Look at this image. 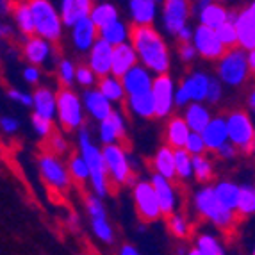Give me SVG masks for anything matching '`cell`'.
<instances>
[{
  "mask_svg": "<svg viewBox=\"0 0 255 255\" xmlns=\"http://www.w3.org/2000/svg\"><path fill=\"white\" fill-rule=\"evenodd\" d=\"M186 148L189 150V152H191L193 155H196V153H205V152H209L207 145H205L204 136H202V132H193V130H191V134H189V137H187Z\"/></svg>",
  "mask_w": 255,
  "mask_h": 255,
  "instance_id": "cell-50",
  "label": "cell"
},
{
  "mask_svg": "<svg viewBox=\"0 0 255 255\" xmlns=\"http://www.w3.org/2000/svg\"><path fill=\"white\" fill-rule=\"evenodd\" d=\"M90 18L97 23L98 29H102V27L109 25V23L118 20V9L113 4H109V2H104V4L95 5Z\"/></svg>",
  "mask_w": 255,
  "mask_h": 255,
  "instance_id": "cell-40",
  "label": "cell"
},
{
  "mask_svg": "<svg viewBox=\"0 0 255 255\" xmlns=\"http://www.w3.org/2000/svg\"><path fill=\"white\" fill-rule=\"evenodd\" d=\"M72 29H73V32H72L73 45L77 47V50H81V52L91 50L95 41L100 38V29H98L97 23H95L90 16L81 21H77Z\"/></svg>",
  "mask_w": 255,
  "mask_h": 255,
  "instance_id": "cell-17",
  "label": "cell"
},
{
  "mask_svg": "<svg viewBox=\"0 0 255 255\" xmlns=\"http://www.w3.org/2000/svg\"><path fill=\"white\" fill-rule=\"evenodd\" d=\"M227 127H229V141L238 146L239 152L245 153V155L254 153L255 127L247 111H230L227 115Z\"/></svg>",
  "mask_w": 255,
  "mask_h": 255,
  "instance_id": "cell-8",
  "label": "cell"
},
{
  "mask_svg": "<svg viewBox=\"0 0 255 255\" xmlns=\"http://www.w3.org/2000/svg\"><path fill=\"white\" fill-rule=\"evenodd\" d=\"M11 13L14 16L18 29L25 38L36 34V23H34V16H32V11H30V5L27 0H11Z\"/></svg>",
  "mask_w": 255,
  "mask_h": 255,
  "instance_id": "cell-24",
  "label": "cell"
},
{
  "mask_svg": "<svg viewBox=\"0 0 255 255\" xmlns=\"http://www.w3.org/2000/svg\"><path fill=\"white\" fill-rule=\"evenodd\" d=\"M254 254H255V248H254Z\"/></svg>",
  "mask_w": 255,
  "mask_h": 255,
  "instance_id": "cell-63",
  "label": "cell"
},
{
  "mask_svg": "<svg viewBox=\"0 0 255 255\" xmlns=\"http://www.w3.org/2000/svg\"><path fill=\"white\" fill-rule=\"evenodd\" d=\"M91 227H93V232L97 234V238L100 239V241L107 243V245H111V243L115 241L113 227L109 225L107 218H93V220H91Z\"/></svg>",
  "mask_w": 255,
  "mask_h": 255,
  "instance_id": "cell-46",
  "label": "cell"
},
{
  "mask_svg": "<svg viewBox=\"0 0 255 255\" xmlns=\"http://www.w3.org/2000/svg\"><path fill=\"white\" fill-rule=\"evenodd\" d=\"M191 134V128L187 125L184 116H171L166 125V145L171 148H184L187 137Z\"/></svg>",
  "mask_w": 255,
  "mask_h": 255,
  "instance_id": "cell-27",
  "label": "cell"
},
{
  "mask_svg": "<svg viewBox=\"0 0 255 255\" xmlns=\"http://www.w3.org/2000/svg\"><path fill=\"white\" fill-rule=\"evenodd\" d=\"M128 109L134 113V115L141 116V118H153L157 116L155 113V100H153L152 91H145V93H137V95H128Z\"/></svg>",
  "mask_w": 255,
  "mask_h": 255,
  "instance_id": "cell-31",
  "label": "cell"
},
{
  "mask_svg": "<svg viewBox=\"0 0 255 255\" xmlns=\"http://www.w3.org/2000/svg\"><path fill=\"white\" fill-rule=\"evenodd\" d=\"M52 48H50V41L41 36L34 34V36H29L25 38V43H23V55L27 57L30 64H39L47 63L48 55H50Z\"/></svg>",
  "mask_w": 255,
  "mask_h": 255,
  "instance_id": "cell-25",
  "label": "cell"
},
{
  "mask_svg": "<svg viewBox=\"0 0 255 255\" xmlns=\"http://www.w3.org/2000/svg\"><path fill=\"white\" fill-rule=\"evenodd\" d=\"M57 120L64 132H73L84 124V113L79 95L72 88L61 86L57 91Z\"/></svg>",
  "mask_w": 255,
  "mask_h": 255,
  "instance_id": "cell-9",
  "label": "cell"
},
{
  "mask_svg": "<svg viewBox=\"0 0 255 255\" xmlns=\"http://www.w3.org/2000/svg\"><path fill=\"white\" fill-rule=\"evenodd\" d=\"M32 127H34V130L38 132L43 139H45V137H48L52 132L55 130L54 124H52V120L45 118V116L38 115V113H34V115H32Z\"/></svg>",
  "mask_w": 255,
  "mask_h": 255,
  "instance_id": "cell-48",
  "label": "cell"
},
{
  "mask_svg": "<svg viewBox=\"0 0 255 255\" xmlns=\"http://www.w3.org/2000/svg\"><path fill=\"white\" fill-rule=\"evenodd\" d=\"M150 182H152L153 189H155V195H157V200H159V204H161L162 214H164V216H170L171 213H175V205H177L173 180L166 179L161 173H153Z\"/></svg>",
  "mask_w": 255,
  "mask_h": 255,
  "instance_id": "cell-18",
  "label": "cell"
},
{
  "mask_svg": "<svg viewBox=\"0 0 255 255\" xmlns=\"http://www.w3.org/2000/svg\"><path fill=\"white\" fill-rule=\"evenodd\" d=\"M43 150L55 153V155H63V153L68 152V143H66V139H64V136L61 132L54 130L50 136L43 139Z\"/></svg>",
  "mask_w": 255,
  "mask_h": 255,
  "instance_id": "cell-45",
  "label": "cell"
},
{
  "mask_svg": "<svg viewBox=\"0 0 255 255\" xmlns=\"http://www.w3.org/2000/svg\"><path fill=\"white\" fill-rule=\"evenodd\" d=\"M248 50L243 47L227 48V52L218 59L216 72L220 79L229 86H241L250 77V61Z\"/></svg>",
  "mask_w": 255,
  "mask_h": 255,
  "instance_id": "cell-4",
  "label": "cell"
},
{
  "mask_svg": "<svg viewBox=\"0 0 255 255\" xmlns=\"http://www.w3.org/2000/svg\"><path fill=\"white\" fill-rule=\"evenodd\" d=\"M36 23V34L48 39L50 43H59L63 34V18L48 0H27Z\"/></svg>",
  "mask_w": 255,
  "mask_h": 255,
  "instance_id": "cell-5",
  "label": "cell"
},
{
  "mask_svg": "<svg viewBox=\"0 0 255 255\" xmlns=\"http://www.w3.org/2000/svg\"><path fill=\"white\" fill-rule=\"evenodd\" d=\"M248 107L255 113V90H252L250 95H248Z\"/></svg>",
  "mask_w": 255,
  "mask_h": 255,
  "instance_id": "cell-60",
  "label": "cell"
},
{
  "mask_svg": "<svg viewBox=\"0 0 255 255\" xmlns=\"http://www.w3.org/2000/svg\"><path fill=\"white\" fill-rule=\"evenodd\" d=\"M193 43H195L198 54L207 61H218L227 52V47L221 43L216 29L204 25V23H200V25L196 27L195 36H193Z\"/></svg>",
  "mask_w": 255,
  "mask_h": 255,
  "instance_id": "cell-12",
  "label": "cell"
},
{
  "mask_svg": "<svg viewBox=\"0 0 255 255\" xmlns=\"http://www.w3.org/2000/svg\"><path fill=\"white\" fill-rule=\"evenodd\" d=\"M195 207L198 211L200 216H204L205 220H209L216 229H220L223 234H232L238 227L239 220L238 213L229 209L227 205H223L220 202V198L216 196L214 187L205 186L204 189L195 195Z\"/></svg>",
  "mask_w": 255,
  "mask_h": 255,
  "instance_id": "cell-2",
  "label": "cell"
},
{
  "mask_svg": "<svg viewBox=\"0 0 255 255\" xmlns=\"http://www.w3.org/2000/svg\"><path fill=\"white\" fill-rule=\"evenodd\" d=\"M0 125H2L4 132H7V134H13V132L18 130V122L14 118H7V116H4L2 122H0Z\"/></svg>",
  "mask_w": 255,
  "mask_h": 255,
  "instance_id": "cell-56",
  "label": "cell"
},
{
  "mask_svg": "<svg viewBox=\"0 0 255 255\" xmlns=\"http://www.w3.org/2000/svg\"><path fill=\"white\" fill-rule=\"evenodd\" d=\"M122 81H124L127 95H137V93H145V91H152V86H153L152 77H150L148 68H146L145 64L143 66L136 64L134 68L128 70L122 77Z\"/></svg>",
  "mask_w": 255,
  "mask_h": 255,
  "instance_id": "cell-22",
  "label": "cell"
},
{
  "mask_svg": "<svg viewBox=\"0 0 255 255\" xmlns=\"http://www.w3.org/2000/svg\"><path fill=\"white\" fill-rule=\"evenodd\" d=\"M128 41L132 47L136 48L139 61L145 64L150 72L157 73H168L170 70V52L166 47L164 39L153 29L152 23L141 25V23H130V34Z\"/></svg>",
  "mask_w": 255,
  "mask_h": 255,
  "instance_id": "cell-1",
  "label": "cell"
},
{
  "mask_svg": "<svg viewBox=\"0 0 255 255\" xmlns=\"http://www.w3.org/2000/svg\"><path fill=\"white\" fill-rule=\"evenodd\" d=\"M132 23H141V25H148L155 18L157 11V2L155 0H130L128 4Z\"/></svg>",
  "mask_w": 255,
  "mask_h": 255,
  "instance_id": "cell-30",
  "label": "cell"
},
{
  "mask_svg": "<svg viewBox=\"0 0 255 255\" xmlns=\"http://www.w3.org/2000/svg\"><path fill=\"white\" fill-rule=\"evenodd\" d=\"M175 164H177V177L189 179L193 175V153L184 148H175Z\"/></svg>",
  "mask_w": 255,
  "mask_h": 255,
  "instance_id": "cell-43",
  "label": "cell"
},
{
  "mask_svg": "<svg viewBox=\"0 0 255 255\" xmlns=\"http://www.w3.org/2000/svg\"><path fill=\"white\" fill-rule=\"evenodd\" d=\"M100 141L104 145H125L127 134H125V122L124 115L118 111H113L106 120L100 122Z\"/></svg>",
  "mask_w": 255,
  "mask_h": 255,
  "instance_id": "cell-16",
  "label": "cell"
},
{
  "mask_svg": "<svg viewBox=\"0 0 255 255\" xmlns=\"http://www.w3.org/2000/svg\"><path fill=\"white\" fill-rule=\"evenodd\" d=\"M120 254L122 255H137V250L136 248H132L130 245H125V247L120 250Z\"/></svg>",
  "mask_w": 255,
  "mask_h": 255,
  "instance_id": "cell-58",
  "label": "cell"
},
{
  "mask_svg": "<svg viewBox=\"0 0 255 255\" xmlns=\"http://www.w3.org/2000/svg\"><path fill=\"white\" fill-rule=\"evenodd\" d=\"M202 136L205 139V145H207L209 152L216 153L221 146L229 141V127H227V118L223 116H216L209 122V125L204 128Z\"/></svg>",
  "mask_w": 255,
  "mask_h": 255,
  "instance_id": "cell-20",
  "label": "cell"
},
{
  "mask_svg": "<svg viewBox=\"0 0 255 255\" xmlns=\"http://www.w3.org/2000/svg\"><path fill=\"white\" fill-rule=\"evenodd\" d=\"M254 153H255V143H254Z\"/></svg>",
  "mask_w": 255,
  "mask_h": 255,
  "instance_id": "cell-62",
  "label": "cell"
},
{
  "mask_svg": "<svg viewBox=\"0 0 255 255\" xmlns=\"http://www.w3.org/2000/svg\"><path fill=\"white\" fill-rule=\"evenodd\" d=\"M93 0H63L61 2V18L66 27H73L77 21L84 20L93 11Z\"/></svg>",
  "mask_w": 255,
  "mask_h": 255,
  "instance_id": "cell-21",
  "label": "cell"
},
{
  "mask_svg": "<svg viewBox=\"0 0 255 255\" xmlns=\"http://www.w3.org/2000/svg\"><path fill=\"white\" fill-rule=\"evenodd\" d=\"M102 152L107 162V170H109V180L111 187H113L111 191L115 193L116 187L120 186H132V184H136V175H134V171L130 168V162H128L124 145H118V143L104 145Z\"/></svg>",
  "mask_w": 255,
  "mask_h": 255,
  "instance_id": "cell-6",
  "label": "cell"
},
{
  "mask_svg": "<svg viewBox=\"0 0 255 255\" xmlns=\"http://www.w3.org/2000/svg\"><path fill=\"white\" fill-rule=\"evenodd\" d=\"M223 248H221L220 241L211 234H200L196 238L195 248L189 250L191 255H223Z\"/></svg>",
  "mask_w": 255,
  "mask_h": 255,
  "instance_id": "cell-38",
  "label": "cell"
},
{
  "mask_svg": "<svg viewBox=\"0 0 255 255\" xmlns=\"http://www.w3.org/2000/svg\"><path fill=\"white\" fill-rule=\"evenodd\" d=\"M166 225L171 236H175L177 239H187L191 236V225L187 218L180 213H171L170 216H166Z\"/></svg>",
  "mask_w": 255,
  "mask_h": 255,
  "instance_id": "cell-41",
  "label": "cell"
},
{
  "mask_svg": "<svg viewBox=\"0 0 255 255\" xmlns=\"http://www.w3.org/2000/svg\"><path fill=\"white\" fill-rule=\"evenodd\" d=\"M214 191H216V196L220 198L221 204L238 213L239 193H241V187H239L238 184L230 182V180H223V182L214 186Z\"/></svg>",
  "mask_w": 255,
  "mask_h": 255,
  "instance_id": "cell-36",
  "label": "cell"
},
{
  "mask_svg": "<svg viewBox=\"0 0 255 255\" xmlns=\"http://www.w3.org/2000/svg\"><path fill=\"white\" fill-rule=\"evenodd\" d=\"M248 61H250V70L255 75V48L254 50H248Z\"/></svg>",
  "mask_w": 255,
  "mask_h": 255,
  "instance_id": "cell-59",
  "label": "cell"
},
{
  "mask_svg": "<svg viewBox=\"0 0 255 255\" xmlns=\"http://www.w3.org/2000/svg\"><path fill=\"white\" fill-rule=\"evenodd\" d=\"M68 170L73 179V184H77V186L82 187V189H84V184L88 182V180H91L90 166H88V162H86L82 153H77V152L70 153Z\"/></svg>",
  "mask_w": 255,
  "mask_h": 255,
  "instance_id": "cell-35",
  "label": "cell"
},
{
  "mask_svg": "<svg viewBox=\"0 0 255 255\" xmlns=\"http://www.w3.org/2000/svg\"><path fill=\"white\" fill-rule=\"evenodd\" d=\"M57 79L63 88H72L73 81L77 79V66H73L68 59H63L57 66Z\"/></svg>",
  "mask_w": 255,
  "mask_h": 255,
  "instance_id": "cell-47",
  "label": "cell"
},
{
  "mask_svg": "<svg viewBox=\"0 0 255 255\" xmlns=\"http://www.w3.org/2000/svg\"><path fill=\"white\" fill-rule=\"evenodd\" d=\"M198 14H200V23L213 27V29H218L229 20V9H225L218 2H213V0H200Z\"/></svg>",
  "mask_w": 255,
  "mask_h": 255,
  "instance_id": "cell-28",
  "label": "cell"
},
{
  "mask_svg": "<svg viewBox=\"0 0 255 255\" xmlns=\"http://www.w3.org/2000/svg\"><path fill=\"white\" fill-rule=\"evenodd\" d=\"M98 90L102 91V93L109 98L111 102H122L124 97L127 95L124 81H122L120 77L113 75V73L98 79Z\"/></svg>",
  "mask_w": 255,
  "mask_h": 255,
  "instance_id": "cell-34",
  "label": "cell"
},
{
  "mask_svg": "<svg viewBox=\"0 0 255 255\" xmlns=\"http://www.w3.org/2000/svg\"><path fill=\"white\" fill-rule=\"evenodd\" d=\"M153 100H155V113L157 118H166L171 115L175 106V88L173 81L168 73H161L153 79L152 86Z\"/></svg>",
  "mask_w": 255,
  "mask_h": 255,
  "instance_id": "cell-14",
  "label": "cell"
},
{
  "mask_svg": "<svg viewBox=\"0 0 255 255\" xmlns=\"http://www.w3.org/2000/svg\"><path fill=\"white\" fill-rule=\"evenodd\" d=\"M209 84H211V79L205 73L196 72L193 75H189L186 81L180 82V88L175 91V106L182 107L187 106L189 102L207 100Z\"/></svg>",
  "mask_w": 255,
  "mask_h": 255,
  "instance_id": "cell-11",
  "label": "cell"
},
{
  "mask_svg": "<svg viewBox=\"0 0 255 255\" xmlns=\"http://www.w3.org/2000/svg\"><path fill=\"white\" fill-rule=\"evenodd\" d=\"M252 214H255V187L241 186L239 204H238V216H239V220H247Z\"/></svg>",
  "mask_w": 255,
  "mask_h": 255,
  "instance_id": "cell-42",
  "label": "cell"
},
{
  "mask_svg": "<svg viewBox=\"0 0 255 255\" xmlns=\"http://www.w3.org/2000/svg\"><path fill=\"white\" fill-rule=\"evenodd\" d=\"M9 98L13 100H18L23 106H34V97H30L27 93H20L18 90H9Z\"/></svg>",
  "mask_w": 255,
  "mask_h": 255,
  "instance_id": "cell-54",
  "label": "cell"
},
{
  "mask_svg": "<svg viewBox=\"0 0 255 255\" xmlns=\"http://www.w3.org/2000/svg\"><path fill=\"white\" fill-rule=\"evenodd\" d=\"M39 175L45 186L54 193H68L72 187V175L59 161V155L43 150L39 155Z\"/></svg>",
  "mask_w": 255,
  "mask_h": 255,
  "instance_id": "cell-7",
  "label": "cell"
},
{
  "mask_svg": "<svg viewBox=\"0 0 255 255\" xmlns=\"http://www.w3.org/2000/svg\"><path fill=\"white\" fill-rule=\"evenodd\" d=\"M130 34V25H125L120 20L113 21L109 25L102 27L100 29V38H104L106 41H109L111 45H120V43H125Z\"/></svg>",
  "mask_w": 255,
  "mask_h": 255,
  "instance_id": "cell-37",
  "label": "cell"
},
{
  "mask_svg": "<svg viewBox=\"0 0 255 255\" xmlns=\"http://www.w3.org/2000/svg\"><path fill=\"white\" fill-rule=\"evenodd\" d=\"M218 36H220L221 43L225 45L227 48H234L239 47V34H238V25H236L234 20H227L223 25H220L216 29Z\"/></svg>",
  "mask_w": 255,
  "mask_h": 255,
  "instance_id": "cell-44",
  "label": "cell"
},
{
  "mask_svg": "<svg viewBox=\"0 0 255 255\" xmlns=\"http://www.w3.org/2000/svg\"><path fill=\"white\" fill-rule=\"evenodd\" d=\"M32 97H34V113L54 120V115L57 113V95L52 93L48 88H39Z\"/></svg>",
  "mask_w": 255,
  "mask_h": 255,
  "instance_id": "cell-32",
  "label": "cell"
},
{
  "mask_svg": "<svg viewBox=\"0 0 255 255\" xmlns=\"http://www.w3.org/2000/svg\"><path fill=\"white\" fill-rule=\"evenodd\" d=\"M153 168H155V173H161L162 177L173 180V182L175 179H179L177 164H175V148H171L170 145L161 146L153 157Z\"/></svg>",
  "mask_w": 255,
  "mask_h": 255,
  "instance_id": "cell-29",
  "label": "cell"
},
{
  "mask_svg": "<svg viewBox=\"0 0 255 255\" xmlns=\"http://www.w3.org/2000/svg\"><path fill=\"white\" fill-rule=\"evenodd\" d=\"M193 175L196 182L207 184L214 179V168L213 162L205 157V153H196L193 155Z\"/></svg>",
  "mask_w": 255,
  "mask_h": 255,
  "instance_id": "cell-39",
  "label": "cell"
},
{
  "mask_svg": "<svg viewBox=\"0 0 255 255\" xmlns=\"http://www.w3.org/2000/svg\"><path fill=\"white\" fill-rule=\"evenodd\" d=\"M236 25H238L239 34V47L245 50H254L255 48V16L250 13V9L245 7L238 13L236 18Z\"/></svg>",
  "mask_w": 255,
  "mask_h": 255,
  "instance_id": "cell-26",
  "label": "cell"
},
{
  "mask_svg": "<svg viewBox=\"0 0 255 255\" xmlns=\"http://www.w3.org/2000/svg\"><path fill=\"white\" fill-rule=\"evenodd\" d=\"M95 79H98L90 64H79L77 66V82L82 88H91L95 84Z\"/></svg>",
  "mask_w": 255,
  "mask_h": 255,
  "instance_id": "cell-49",
  "label": "cell"
},
{
  "mask_svg": "<svg viewBox=\"0 0 255 255\" xmlns=\"http://www.w3.org/2000/svg\"><path fill=\"white\" fill-rule=\"evenodd\" d=\"M238 153H241V152H239L238 146H236L234 143H230V141H227L225 145L221 146V148L216 152V155H218L220 159H227V161H229V159H234L236 155H238Z\"/></svg>",
  "mask_w": 255,
  "mask_h": 255,
  "instance_id": "cell-53",
  "label": "cell"
},
{
  "mask_svg": "<svg viewBox=\"0 0 255 255\" xmlns=\"http://www.w3.org/2000/svg\"><path fill=\"white\" fill-rule=\"evenodd\" d=\"M221 95H223V91H221L220 81H216V79H211V84H209V93H207V100L211 104H218L221 100Z\"/></svg>",
  "mask_w": 255,
  "mask_h": 255,
  "instance_id": "cell-52",
  "label": "cell"
},
{
  "mask_svg": "<svg viewBox=\"0 0 255 255\" xmlns=\"http://www.w3.org/2000/svg\"><path fill=\"white\" fill-rule=\"evenodd\" d=\"M134 205H136L137 218L143 223H153L162 216L161 204L157 200L152 182L134 184Z\"/></svg>",
  "mask_w": 255,
  "mask_h": 255,
  "instance_id": "cell-10",
  "label": "cell"
},
{
  "mask_svg": "<svg viewBox=\"0 0 255 255\" xmlns=\"http://www.w3.org/2000/svg\"><path fill=\"white\" fill-rule=\"evenodd\" d=\"M84 107L86 111L91 115V118L102 122L107 116L113 113V106H111V100L98 90H86L84 93Z\"/></svg>",
  "mask_w": 255,
  "mask_h": 255,
  "instance_id": "cell-23",
  "label": "cell"
},
{
  "mask_svg": "<svg viewBox=\"0 0 255 255\" xmlns=\"http://www.w3.org/2000/svg\"><path fill=\"white\" fill-rule=\"evenodd\" d=\"M79 145H81V153L84 155L86 162L90 166L93 193H97L98 196H106L111 189V180H109V170H107V162H106V157H104V152L93 145V141H91V137H90V132L86 130V128H81Z\"/></svg>",
  "mask_w": 255,
  "mask_h": 255,
  "instance_id": "cell-3",
  "label": "cell"
},
{
  "mask_svg": "<svg viewBox=\"0 0 255 255\" xmlns=\"http://www.w3.org/2000/svg\"><path fill=\"white\" fill-rule=\"evenodd\" d=\"M9 34H11V29H9L7 25H2V36H4V38H7Z\"/></svg>",
  "mask_w": 255,
  "mask_h": 255,
  "instance_id": "cell-61",
  "label": "cell"
},
{
  "mask_svg": "<svg viewBox=\"0 0 255 255\" xmlns=\"http://www.w3.org/2000/svg\"><path fill=\"white\" fill-rule=\"evenodd\" d=\"M193 36H195V32H193V30L189 29L187 25L182 27V29L177 32V39H179V41H191Z\"/></svg>",
  "mask_w": 255,
  "mask_h": 255,
  "instance_id": "cell-57",
  "label": "cell"
},
{
  "mask_svg": "<svg viewBox=\"0 0 255 255\" xmlns=\"http://www.w3.org/2000/svg\"><path fill=\"white\" fill-rule=\"evenodd\" d=\"M196 54H198V50H196L193 41H179V57L184 63H191L196 57Z\"/></svg>",
  "mask_w": 255,
  "mask_h": 255,
  "instance_id": "cell-51",
  "label": "cell"
},
{
  "mask_svg": "<svg viewBox=\"0 0 255 255\" xmlns=\"http://www.w3.org/2000/svg\"><path fill=\"white\" fill-rule=\"evenodd\" d=\"M113 54H115V45H111L104 38H98L91 47L88 64L93 68L98 79L111 73V70H113Z\"/></svg>",
  "mask_w": 255,
  "mask_h": 255,
  "instance_id": "cell-15",
  "label": "cell"
},
{
  "mask_svg": "<svg viewBox=\"0 0 255 255\" xmlns=\"http://www.w3.org/2000/svg\"><path fill=\"white\" fill-rule=\"evenodd\" d=\"M191 13V0H164V4H162V18H164L166 30L170 34L177 36V32L182 27L187 25V20H189Z\"/></svg>",
  "mask_w": 255,
  "mask_h": 255,
  "instance_id": "cell-13",
  "label": "cell"
},
{
  "mask_svg": "<svg viewBox=\"0 0 255 255\" xmlns=\"http://www.w3.org/2000/svg\"><path fill=\"white\" fill-rule=\"evenodd\" d=\"M23 77H25V81L29 82V84H38L39 70L36 68V64H30V66H27V68L23 70Z\"/></svg>",
  "mask_w": 255,
  "mask_h": 255,
  "instance_id": "cell-55",
  "label": "cell"
},
{
  "mask_svg": "<svg viewBox=\"0 0 255 255\" xmlns=\"http://www.w3.org/2000/svg\"><path fill=\"white\" fill-rule=\"evenodd\" d=\"M137 59H139V55H137L136 48L132 47L130 41L120 43V45L115 47V54H113V70H111V73L122 79L128 70H132L136 66Z\"/></svg>",
  "mask_w": 255,
  "mask_h": 255,
  "instance_id": "cell-19",
  "label": "cell"
},
{
  "mask_svg": "<svg viewBox=\"0 0 255 255\" xmlns=\"http://www.w3.org/2000/svg\"><path fill=\"white\" fill-rule=\"evenodd\" d=\"M184 118H186L187 125H189V128H191L193 132H204V128L209 125V122L213 120L211 118V113H209L200 102L189 104Z\"/></svg>",
  "mask_w": 255,
  "mask_h": 255,
  "instance_id": "cell-33",
  "label": "cell"
}]
</instances>
